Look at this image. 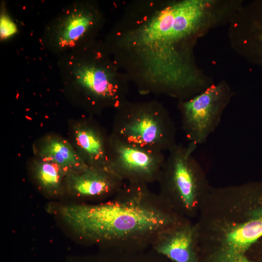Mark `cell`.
<instances>
[{"label":"cell","mask_w":262,"mask_h":262,"mask_svg":"<svg viewBox=\"0 0 262 262\" xmlns=\"http://www.w3.org/2000/svg\"><path fill=\"white\" fill-rule=\"evenodd\" d=\"M226 18L218 0H136L104 41L141 94L185 100L213 84L197 66L194 49L198 38Z\"/></svg>","instance_id":"6da1fadb"},{"label":"cell","mask_w":262,"mask_h":262,"mask_svg":"<svg viewBox=\"0 0 262 262\" xmlns=\"http://www.w3.org/2000/svg\"><path fill=\"white\" fill-rule=\"evenodd\" d=\"M59 213L81 239L116 251L150 248L160 233L188 219L147 184L137 183L124 185L106 201L66 205Z\"/></svg>","instance_id":"7a4b0ae2"},{"label":"cell","mask_w":262,"mask_h":262,"mask_svg":"<svg viewBox=\"0 0 262 262\" xmlns=\"http://www.w3.org/2000/svg\"><path fill=\"white\" fill-rule=\"evenodd\" d=\"M195 224L198 262H262V180L212 187Z\"/></svg>","instance_id":"3957f363"},{"label":"cell","mask_w":262,"mask_h":262,"mask_svg":"<svg viewBox=\"0 0 262 262\" xmlns=\"http://www.w3.org/2000/svg\"><path fill=\"white\" fill-rule=\"evenodd\" d=\"M58 66L66 89L91 112L116 109L127 100L130 81L104 40L97 38L63 54Z\"/></svg>","instance_id":"277c9868"},{"label":"cell","mask_w":262,"mask_h":262,"mask_svg":"<svg viewBox=\"0 0 262 262\" xmlns=\"http://www.w3.org/2000/svg\"><path fill=\"white\" fill-rule=\"evenodd\" d=\"M196 146L177 144L170 150L157 180L160 196L175 213L192 221L197 218L212 188L193 155Z\"/></svg>","instance_id":"5b68a950"},{"label":"cell","mask_w":262,"mask_h":262,"mask_svg":"<svg viewBox=\"0 0 262 262\" xmlns=\"http://www.w3.org/2000/svg\"><path fill=\"white\" fill-rule=\"evenodd\" d=\"M115 110L112 136L153 151H169L177 145L175 123L159 101L127 100Z\"/></svg>","instance_id":"8992f818"},{"label":"cell","mask_w":262,"mask_h":262,"mask_svg":"<svg viewBox=\"0 0 262 262\" xmlns=\"http://www.w3.org/2000/svg\"><path fill=\"white\" fill-rule=\"evenodd\" d=\"M105 23V14L98 2L77 0L48 24L42 36L43 45L59 56L98 38Z\"/></svg>","instance_id":"52a82bcc"},{"label":"cell","mask_w":262,"mask_h":262,"mask_svg":"<svg viewBox=\"0 0 262 262\" xmlns=\"http://www.w3.org/2000/svg\"><path fill=\"white\" fill-rule=\"evenodd\" d=\"M233 92L225 81L213 83L187 99L180 100L177 108L182 129L190 143H205L218 126Z\"/></svg>","instance_id":"ba28073f"},{"label":"cell","mask_w":262,"mask_h":262,"mask_svg":"<svg viewBox=\"0 0 262 262\" xmlns=\"http://www.w3.org/2000/svg\"><path fill=\"white\" fill-rule=\"evenodd\" d=\"M165 159L163 152L141 148L110 135L107 168L123 181L147 185L157 181Z\"/></svg>","instance_id":"9c48e42d"},{"label":"cell","mask_w":262,"mask_h":262,"mask_svg":"<svg viewBox=\"0 0 262 262\" xmlns=\"http://www.w3.org/2000/svg\"><path fill=\"white\" fill-rule=\"evenodd\" d=\"M232 44L249 62L262 68V0L242 5L231 21Z\"/></svg>","instance_id":"30bf717a"},{"label":"cell","mask_w":262,"mask_h":262,"mask_svg":"<svg viewBox=\"0 0 262 262\" xmlns=\"http://www.w3.org/2000/svg\"><path fill=\"white\" fill-rule=\"evenodd\" d=\"M150 248L171 262H198L195 222L186 219L162 232Z\"/></svg>","instance_id":"8fae6325"},{"label":"cell","mask_w":262,"mask_h":262,"mask_svg":"<svg viewBox=\"0 0 262 262\" xmlns=\"http://www.w3.org/2000/svg\"><path fill=\"white\" fill-rule=\"evenodd\" d=\"M124 185V181L107 168L88 167L68 173L65 188L77 197L90 199L112 197Z\"/></svg>","instance_id":"7c38bea8"},{"label":"cell","mask_w":262,"mask_h":262,"mask_svg":"<svg viewBox=\"0 0 262 262\" xmlns=\"http://www.w3.org/2000/svg\"><path fill=\"white\" fill-rule=\"evenodd\" d=\"M72 134L75 148L88 166L107 168L110 135L91 119L76 123Z\"/></svg>","instance_id":"4fadbf2b"},{"label":"cell","mask_w":262,"mask_h":262,"mask_svg":"<svg viewBox=\"0 0 262 262\" xmlns=\"http://www.w3.org/2000/svg\"><path fill=\"white\" fill-rule=\"evenodd\" d=\"M35 150L38 158L56 164L67 174L81 172L89 167L75 147L68 140L59 136H45Z\"/></svg>","instance_id":"5bb4252c"},{"label":"cell","mask_w":262,"mask_h":262,"mask_svg":"<svg viewBox=\"0 0 262 262\" xmlns=\"http://www.w3.org/2000/svg\"><path fill=\"white\" fill-rule=\"evenodd\" d=\"M33 176L45 192L52 196L61 194L65 187L67 173L56 164L38 158L32 166Z\"/></svg>","instance_id":"9a60e30c"},{"label":"cell","mask_w":262,"mask_h":262,"mask_svg":"<svg viewBox=\"0 0 262 262\" xmlns=\"http://www.w3.org/2000/svg\"><path fill=\"white\" fill-rule=\"evenodd\" d=\"M115 262H170L150 250L118 251Z\"/></svg>","instance_id":"2e32d148"}]
</instances>
